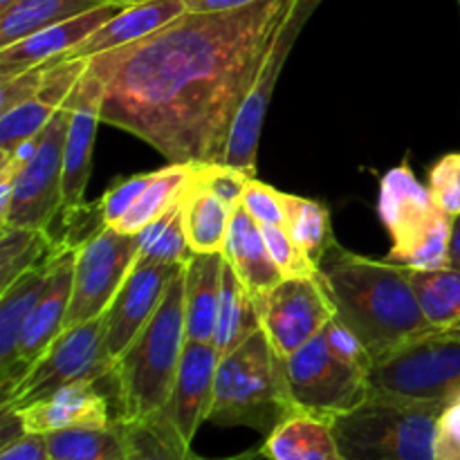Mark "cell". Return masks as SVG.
I'll return each mask as SVG.
<instances>
[{"label": "cell", "mask_w": 460, "mask_h": 460, "mask_svg": "<svg viewBox=\"0 0 460 460\" xmlns=\"http://www.w3.org/2000/svg\"><path fill=\"white\" fill-rule=\"evenodd\" d=\"M106 3H115V4H121V7H130V4L146 3V0H106Z\"/></svg>", "instance_id": "7bdbcfd3"}, {"label": "cell", "mask_w": 460, "mask_h": 460, "mask_svg": "<svg viewBox=\"0 0 460 460\" xmlns=\"http://www.w3.org/2000/svg\"><path fill=\"white\" fill-rule=\"evenodd\" d=\"M187 12L191 13H211V12H229V9L245 7L256 0H182Z\"/></svg>", "instance_id": "ab89813d"}, {"label": "cell", "mask_w": 460, "mask_h": 460, "mask_svg": "<svg viewBox=\"0 0 460 460\" xmlns=\"http://www.w3.org/2000/svg\"><path fill=\"white\" fill-rule=\"evenodd\" d=\"M292 0L182 13L153 34L88 58L102 121L173 164L225 162L234 121Z\"/></svg>", "instance_id": "6da1fadb"}, {"label": "cell", "mask_w": 460, "mask_h": 460, "mask_svg": "<svg viewBox=\"0 0 460 460\" xmlns=\"http://www.w3.org/2000/svg\"><path fill=\"white\" fill-rule=\"evenodd\" d=\"M70 106L66 146H63V209L85 205L97 128L102 124V94L90 79L81 75L66 99Z\"/></svg>", "instance_id": "9a60e30c"}, {"label": "cell", "mask_w": 460, "mask_h": 460, "mask_svg": "<svg viewBox=\"0 0 460 460\" xmlns=\"http://www.w3.org/2000/svg\"><path fill=\"white\" fill-rule=\"evenodd\" d=\"M70 106L63 103L39 135L31 160L16 171L12 202L0 229H39L48 232L63 211V146H66Z\"/></svg>", "instance_id": "9c48e42d"}, {"label": "cell", "mask_w": 460, "mask_h": 460, "mask_svg": "<svg viewBox=\"0 0 460 460\" xmlns=\"http://www.w3.org/2000/svg\"><path fill=\"white\" fill-rule=\"evenodd\" d=\"M61 254L48 232L39 229H0V292L16 279Z\"/></svg>", "instance_id": "4dcf8cb0"}, {"label": "cell", "mask_w": 460, "mask_h": 460, "mask_svg": "<svg viewBox=\"0 0 460 460\" xmlns=\"http://www.w3.org/2000/svg\"><path fill=\"white\" fill-rule=\"evenodd\" d=\"M54 259L30 270L21 279H16L7 290L0 292V389L12 380L21 332L36 301L40 299L45 286H48Z\"/></svg>", "instance_id": "603a6c76"}, {"label": "cell", "mask_w": 460, "mask_h": 460, "mask_svg": "<svg viewBox=\"0 0 460 460\" xmlns=\"http://www.w3.org/2000/svg\"><path fill=\"white\" fill-rule=\"evenodd\" d=\"M295 409L286 359L274 350L263 328L247 337L238 349L220 355L207 422L218 427H250L261 436H270Z\"/></svg>", "instance_id": "277c9868"}, {"label": "cell", "mask_w": 460, "mask_h": 460, "mask_svg": "<svg viewBox=\"0 0 460 460\" xmlns=\"http://www.w3.org/2000/svg\"><path fill=\"white\" fill-rule=\"evenodd\" d=\"M184 265L137 259L119 292L103 313V341L112 359L119 358L160 308L175 274Z\"/></svg>", "instance_id": "4fadbf2b"}, {"label": "cell", "mask_w": 460, "mask_h": 460, "mask_svg": "<svg viewBox=\"0 0 460 460\" xmlns=\"http://www.w3.org/2000/svg\"><path fill=\"white\" fill-rule=\"evenodd\" d=\"M368 382L380 394L447 402L460 394V340L427 332L373 364Z\"/></svg>", "instance_id": "30bf717a"}, {"label": "cell", "mask_w": 460, "mask_h": 460, "mask_svg": "<svg viewBox=\"0 0 460 460\" xmlns=\"http://www.w3.org/2000/svg\"><path fill=\"white\" fill-rule=\"evenodd\" d=\"M427 187L443 214L460 216V153H447L431 166Z\"/></svg>", "instance_id": "e575fe53"}, {"label": "cell", "mask_w": 460, "mask_h": 460, "mask_svg": "<svg viewBox=\"0 0 460 460\" xmlns=\"http://www.w3.org/2000/svg\"><path fill=\"white\" fill-rule=\"evenodd\" d=\"M137 259V234L102 227L81 243L75 250V281L66 328L102 317Z\"/></svg>", "instance_id": "8fae6325"}, {"label": "cell", "mask_w": 460, "mask_h": 460, "mask_svg": "<svg viewBox=\"0 0 460 460\" xmlns=\"http://www.w3.org/2000/svg\"><path fill=\"white\" fill-rule=\"evenodd\" d=\"M119 427L126 460H207L193 454L191 445L178 434L164 413L139 420H119Z\"/></svg>", "instance_id": "4316f807"}, {"label": "cell", "mask_w": 460, "mask_h": 460, "mask_svg": "<svg viewBox=\"0 0 460 460\" xmlns=\"http://www.w3.org/2000/svg\"><path fill=\"white\" fill-rule=\"evenodd\" d=\"M261 331L259 308H256L254 296L250 295L232 265L225 261L223 272V292H220L218 314H216L214 346L220 355L238 349L247 337Z\"/></svg>", "instance_id": "484cf974"}, {"label": "cell", "mask_w": 460, "mask_h": 460, "mask_svg": "<svg viewBox=\"0 0 460 460\" xmlns=\"http://www.w3.org/2000/svg\"><path fill=\"white\" fill-rule=\"evenodd\" d=\"M0 460H49L45 434H22L0 447Z\"/></svg>", "instance_id": "f35d334b"}, {"label": "cell", "mask_w": 460, "mask_h": 460, "mask_svg": "<svg viewBox=\"0 0 460 460\" xmlns=\"http://www.w3.org/2000/svg\"><path fill=\"white\" fill-rule=\"evenodd\" d=\"M121 9H124L121 4L103 3L102 7L79 13L70 21L57 22L48 30L36 31V34L9 45V48H3L0 49V79L45 66V63H57L63 54L75 49L81 40L88 39L93 31H97L103 22L111 21Z\"/></svg>", "instance_id": "e0dca14e"}, {"label": "cell", "mask_w": 460, "mask_h": 460, "mask_svg": "<svg viewBox=\"0 0 460 460\" xmlns=\"http://www.w3.org/2000/svg\"><path fill=\"white\" fill-rule=\"evenodd\" d=\"M49 460H126L119 420L108 427H75L45 434Z\"/></svg>", "instance_id": "f546056e"}, {"label": "cell", "mask_w": 460, "mask_h": 460, "mask_svg": "<svg viewBox=\"0 0 460 460\" xmlns=\"http://www.w3.org/2000/svg\"><path fill=\"white\" fill-rule=\"evenodd\" d=\"M234 209L236 207H229L223 198L198 184L191 171V178L180 198V216H182L184 236L191 252L196 254L223 252Z\"/></svg>", "instance_id": "cb8c5ba5"}, {"label": "cell", "mask_w": 460, "mask_h": 460, "mask_svg": "<svg viewBox=\"0 0 460 460\" xmlns=\"http://www.w3.org/2000/svg\"><path fill=\"white\" fill-rule=\"evenodd\" d=\"M153 178H155V171H151V173L130 175V178H117L97 200L103 225H106V227H115V225L128 214L130 207L139 200V196L146 191V187L151 184Z\"/></svg>", "instance_id": "836d02e7"}, {"label": "cell", "mask_w": 460, "mask_h": 460, "mask_svg": "<svg viewBox=\"0 0 460 460\" xmlns=\"http://www.w3.org/2000/svg\"><path fill=\"white\" fill-rule=\"evenodd\" d=\"M223 256L238 274L243 286L254 296L256 304L283 281L281 270L274 263L272 254L265 245L263 229L243 209V205L234 209Z\"/></svg>", "instance_id": "ffe728a7"}, {"label": "cell", "mask_w": 460, "mask_h": 460, "mask_svg": "<svg viewBox=\"0 0 460 460\" xmlns=\"http://www.w3.org/2000/svg\"><path fill=\"white\" fill-rule=\"evenodd\" d=\"M449 268L460 270V216L454 218L452 241H449Z\"/></svg>", "instance_id": "60d3db41"}, {"label": "cell", "mask_w": 460, "mask_h": 460, "mask_svg": "<svg viewBox=\"0 0 460 460\" xmlns=\"http://www.w3.org/2000/svg\"><path fill=\"white\" fill-rule=\"evenodd\" d=\"M377 214L391 238L386 259L411 270L449 268L454 218L436 207L407 160L382 175Z\"/></svg>", "instance_id": "8992f818"}, {"label": "cell", "mask_w": 460, "mask_h": 460, "mask_svg": "<svg viewBox=\"0 0 460 460\" xmlns=\"http://www.w3.org/2000/svg\"><path fill=\"white\" fill-rule=\"evenodd\" d=\"M270 460H344L331 418L296 407L261 445Z\"/></svg>", "instance_id": "44dd1931"}, {"label": "cell", "mask_w": 460, "mask_h": 460, "mask_svg": "<svg viewBox=\"0 0 460 460\" xmlns=\"http://www.w3.org/2000/svg\"><path fill=\"white\" fill-rule=\"evenodd\" d=\"M218 362L220 353L214 341H187L184 346L173 389L162 413L189 445L209 416Z\"/></svg>", "instance_id": "2e32d148"}, {"label": "cell", "mask_w": 460, "mask_h": 460, "mask_svg": "<svg viewBox=\"0 0 460 460\" xmlns=\"http://www.w3.org/2000/svg\"><path fill=\"white\" fill-rule=\"evenodd\" d=\"M286 377L296 407L331 420L371 394L367 368L337 355L323 331L286 359Z\"/></svg>", "instance_id": "ba28073f"}, {"label": "cell", "mask_w": 460, "mask_h": 460, "mask_svg": "<svg viewBox=\"0 0 460 460\" xmlns=\"http://www.w3.org/2000/svg\"><path fill=\"white\" fill-rule=\"evenodd\" d=\"M223 272V252L214 254L191 252L184 263V317H187L189 341H214Z\"/></svg>", "instance_id": "7402d4cb"}, {"label": "cell", "mask_w": 460, "mask_h": 460, "mask_svg": "<svg viewBox=\"0 0 460 460\" xmlns=\"http://www.w3.org/2000/svg\"><path fill=\"white\" fill-rule=\"evenodd\" d=\"M193 166L196 164H173V162H169V166L155 171V178L151 180L146 191L130 207L128 214L115 225V229L124 234H139L148 225L155 223L157 218H162L166 211L173 209L180 198H182Z\"/></svg>", "instance_id": "f1b7e54d"}, {"label": "cell", "mask_w": 460, "mask_h": 460, "mask_svg": "<svg viewBox=\"0 0 460 460\" xmlns=\"http://www.w3.org/2000/svg\"><path fill=\"white\" fill-rule=\"evenodd\" d=\"M261 328L283 359L308 344L335 317L319 277L283 279L256 304Z\"/></svg>", "instance_id": "7c38bea8"}, {"label": "cell", "mask_w": 460, "mask_h": 460, "mask_svg": "<svg viewBox=\"0 0 460 460\" xmlns=\"http://www.w3.org/2000/svg\"><path fill=\"white\" fill-rule=\"evenodd\" d=\"M265 245L272 254L274 263L281 270L283 279H314L319 277V268L295 245L288 232L279 225H261Z\"/></svg>", "instance_id": "d6a6232c"}, {"label": "cell", "mask_w": 460, "mask_h": 460, "mask_svg": "<svg viewBox=\"0 0 460 460\" xmlns=\"http://www.w3.org/2000/svg\"><path fill=\"white\" fill-rule=\"evenodd\" d=\"M187 341L182 268L151 322L115 359L111 380L115 382L119 420H139L164 411Z\"/></svg>", "instance_id": "3957f363"}, {"label": "cell", "mask_w": 460, "mask_h": 460, "mask_svg": "<svg viewBox=\"0 0 460 460\" xmlns=\"http://www.w3.org/2000/svg\"><path fill=\"white\" fill-rule=\"evenodd\" d=\"M445 402L373 391L332 418L344 460H434V438Z\"/></svg>", "instance_id": "5b68a950"}, {"label": "cell", "mask_w": 460, "mask_h": 460, "mask_svg": "<svg viewBox=\"0 0 460 460\" xmlns=\"http://www.w3.org/2000/svg\"><path fill=\"white\" fill-rule=\"evenodd\" d=\"M241 205L259 225H279V227H283L286 209H283V191H279V189L252 178L247 182L245 193H243Z\"/></svg>", "instance_id": "8d00e7d4"}, {"label": "cell", "mask_w": 460, "mask_h": 460, "mask_svg": "<svg viewBox=\"0 0 460 460\" xmlns=\"http://www.w3.org/2000/svg\"><path fill=\"white\" fill-rule=\"evenodd\" d=\"M27 434H52L75 427H108L117 420L111 416L108 400L97 391V382H75L54 391L48 398L16 409Z\"/></svg>", "instance_id": "ac0fdd59"}, {"label": "cell", "mask_w": 460, "mask_h": 460, "mask_svg": "<svg viewBox=\"0 0 460 460\" xmlns=\"http://www.w3.org/2000/svg\"><path fill=\"white\" fill-rule=\"evenodd\" d=\"M103 3L106 0H13L0 12V49Z\"/></svg>", "instance_id": "d4e9b609"}, {"label": "cell", "mask_w": 460, "mask_h": 460, "mask_svg": "<svg viewBox=\"0 0 460 460\" xmlns=\"http://www.w3.org/2000/svg\"><path fill=\"white\" fill-rule=\"evenodd\" d=\"M227 460H270L268 456L263 454V449H252V452H245V454H238V456L234 458H227Z\"/></svg>", "instance_id": "b9f144b4"}, {"label": "cell", "mask_w": 460, "mask_h": 460, "mask_svg": "<svg viewBox=\"0 0 460 460\" xmlns=\"http://www.w3.org/2000/svg\"><path fill=\"white\" fill-rule=\"evenodd\" d=\"M72 281H75V250H66L54 259L48 286H45L40 299L36 301L31 314L27 317L25 328L21 332V341H18L13 376L0 389L3 394L12 389L30 371L31 364L52 346V341L66 331L67 308H70L72 296Z\"/></svg>", "instance_id": "5bb4252c"}, {"label": "cell", "mask_w": 460, "mask_h": 460, "mask_svg": "<svg viewBox=\"0 0 460 460\" xmlns=\"http://www.w3.org/2000/svg\"><path fill=\"white\" fill-rule=\"evenodd\" d=\"M139 238V259L162 261V263L184 265L191 256L187 236H184L182 216H180V202L173 209L166 211L162 218L148 225L137 234Z\"/></svg>", "instance_id": "1f68e13d"}, {"label": "cell", "mask_w": 460, "mask_h": 460, "mask_svg": "<svg viewBox=\"0 0 460 460\" xmlns=\"http://www.w3.org/2000/svg\"><path fill=\"white\" fill-rule=\"evenodd\" d=\"M12 3L13 0H0V12H3V9H7Z\"/></svg>", "instance_id": "ee69618b"}, {"label": "cell", "mask_w": 460, "mask_h": 460, "mask_svg": "<svg viewBox=\"0 0 460 460\" xmlns=\"http://www.w3.org/2000/svg\"><path fill=\"white\" fill-rule=\"evenodd\" d=\"M456 7H458V13H460V0H456Z\"/></svg>", "instance_id": "f6af8a7d"}, {"label": "cell", "mask_w": 460, "mask_h": 460, "mask_svg": "<svg viewBox=\"0 0 460 460\" xmlns=\"http://www.w3.org/2000/svg\"><path fill=\"white\" fill-rule=\"evenodd\" d=\"M115 359L103 341V314L66 328L30 371L0 398V409L27 407L75 382H99L112 376Z\"/></svg>", "instance_id": "52a82bcc"}, {"label": "cell", "mask_w": 460, "mask_h": 460, "mask_svg": "<svg viewBox=\"0 0 460 460\" xmlns=\"http://www.w3.org/2000/svg\"><path fill=\"white\" fill-rule=\"evenodd\" d=\"M319 281L337 322L362 341L376 364L431 331L404 265L359 256L335 243L319 263Z\"/></svg>", "instance_id": "7a4b0ae2"}, {"label": "cell", "mask_w": 460, "mask_h": 460, "mask_svg": "<svg viewBox=\"0 0 460 460\" xmlns=\"http://www.w3.org/2000/svg\"><path fill=\"white\" fill-rule=\"evenodd\" d=\"M434 460H460V394L445 402L438 416Z\"/></svg>", "instance_id": "74e56055"}, {"label": "cell", "mask_w": 460, "mask_h": 460, "mask_svg": "<svg viewBox=\"0 0 460 460\" xmlns=\"http://www.w3.org/2000/svg\"><path fill=\"white\" fill-rule=\"evenodd\" d=\"M283 229L295 241V245L319 268L323 256L335 245V232H332L331 211L326 205L310 198L283 193Z\"/></svg>", "instance_id": "83f0119b"}, {"label": "cell", "mask_w": 460, "mask_h": 460, "mask_svg": "<svg viewBox=\"0 0 460 460\" xmlns=\"http://www.w3.org/2000/svg\"><path fill=\"white\" fill-rule=\"evenodd\" d=\"M193 180L218 198H223L229 207H238L252 175L236 169V166L225 164V162H211V164L193 166Z\"/></svg>", "instance_id": "d590c367"}, {"label": "cell", "mask_w": 460, "mask_h": 460, "mask_svg": "<svg viewBox=\"0 0 460 460\" xmlns=\"http://www.w3.org/2000/svg\"><path fill=\"white\" fill-rule=\"evenodd\" d=\"M182 13H187L182 0H146V3L130 4V7H124L119 13H115L111 21L103 22L88 39L81 40L75 49L63 54L57 63L75 61V58H93L97 54L124 48V45L153 34L160 27L169 25L171 21H175Z\"/></svg>", "instance_id": "d6986e66"}]
</instances>
